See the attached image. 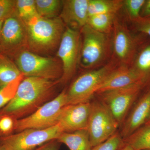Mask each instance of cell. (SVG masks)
<instances>
[{
  "instance_id": "603a6c76",
  "label": "cell",
  "mask_w": 150,
  "mask_h": 150,
  "mask_svg": "<svg viewBox=\"0 0 150 150\" xmlns=\"http://www.w3.org/2000/svg\"><path fill=\"white\" fill-rule=\"evenodd\" d=\"M35 3L38 15L46 18H55L63 5L59 0H36Z\"/></svg>"
},
{
  "instance_id": "5bb4252c",
  "label": "cell",
  "mask_w": 150,
  "mask_h": 150,
  "mask_svg": "<svg viewBox=\"0 0 150 150\" xmlns=\"http://www.w3.org/2000/svg\"><path fill=\"white\" fill-rule=\"evenodd\" d=\"M150 113V88L139 100L122 124L120 134L123 139L145 124Z\"/></svg>"
},
{
  "instance_id": "836d02e7",
  "label": "cell",
  "mask_w": 150,
  "mask_h": 150,
  "mask_svg": "<svg viewBox=\"0 0 150 150\" xmlns=\"http://www.w3.org/2000/svg\"><path fill=\"white\" fill-rule=\"evenodd\" d=\"M4 22L2 21H0V50H1V30L2 26Z\"/></svg>"
},
{
  "instance_id": "6da1fadb",
  "label": "cell",
  "mask_w": 150,
  "mask_h": 150,
  "mask_svg": "<svg viewBox=\"0 0 150 150\" xmlns=\"http://www.w3.org/2000/svg\"><path fill=\"white\" fill-rule=\"evenodd\" d=\"M59 80L28 77L23 79L13 99L3 108L2 115L23 118L46 103Z\"/></svg>"
},
{
  "instance_id": "2e32d148",
  "label": "cell",
  "mask_w": 150,
  "mask_h": 150,
  "mask_svg": "<svg viewBox=\"0 0 150 150\" xmlns=\"http://www.w3.org/2000/svg\"><path fill=\"white\" fill-rule=\"evenodd\" d=\"M137 83L142 84L137 74L129 66L121 65L106 77L98 88L96 94Z\"/></svg>"
},
{
  "instance_id": "d4e9b609",
  "label": "cell",
  "mask_w": 150,
  "mask_h": 150,
  "mask_svg": "<svg viewBox=\"0 0 150 150\" xmlns=\"http://www.w3.org/2000/svg\"><path fill=\"white\" fill-rule=\"evenodd\" d=\"M23 74L13 81L0 88V109L4 108L10 102L15 95L20 83L24 79Z\"/></svg>"
},
{
  "instance_id": "7a4b0ae2",
  "label": "cell",
  "mask_w": 150,
  "mask_h": 150,
  "mask_svg": "<svg viewBox=\"0 0 150 150\" xmlns=\"http://www.w3.org/2000/svg\"><path fill=\"white\" fill-rule=\"evenodd\" d=\"M24 23L27 43L32 50L43 53L59 46L65 30L60 18H46L38 16Z\"/></svg>"
},
{
  "instance_id": "44dd1931",
  "label": "cell",
  "mask_w": 150,
  "mask_h": 150,
  "mask_svg": "<svg viewBox=\"0 0 150 150\" xmlns=\"http://www.w3.org/2000/svg\"><path fill=\"white\" fill-rule=\"evenodd\" d=\"M23 74L8 58L0 55V87L13 81Z\"/></svg>"
},
{
  "instance_id": "7c38bea8",
  "label": "cell",
  "mask_w": 150,
  "mask_h": 150,
  "mask_svg": "<svg viewBox=\"0 0 150 150\" xmlns=\"http://www.w3.org/2000/svg\"><path fill=\"white\" fill-rule=\"evenodd\" d=\"M27 43L25 24L18 15H13L4 21L1 36V49L12 52Z\"/></svg>"
},
{
  "instance_id": "4fadbf2b",
  "label": "cell",
  "mask_w": 150,
  "mask_h": 150,
  "mask_svg": "<svg viewBox=\"0 0 150 150\" xmlns=\"http://www.w3.org/2000/svg\"><path fill=\"white\" fill-rule=\"evenodd\" d=\"M91 102L67 105L62 109L59 124L63 132L87 129Z\"/></svg>"
},
{
  "instance_id": "e575fe53",
  "label": "cell",
  "mask_w": 150,
  "mask_h": 150,
  "mask_svg": "<svg viewBox=\"0 0 150 150\" xmlns=\"http://www.w3.org/2000/svg\"><path fill=\"white\" fill-rule=\"evenodd\" d=\"M150 123V113L149 115V117H148L147 120L146 122L145 123V124H147V123Z\"/></svg>"
},
{
  "instance_id": "7402d4cb",
  "label": "cell",
  "mask_w": 150,
  "mask_h": 150,
  "mask_svg": "<svg viewBox=\"0 0 150 150\" xmlns=\"http://www.w3.org/2000/svg\"><path fill=\"white\" fill-rule=\"evenodd\" d=\"M116 14H103L88 17L87 24L98 32L109 34L112 30Z\"/></svg>"
},
{
  "instance_id": "52a82bcc",
  "label": "cell",
  "mask_w": 150,
  "mask_h": 150,
  "mask_svg": "<svg viewBox=\"0 0 150 150\" xmlns=\"http://www.w3.org/2000/svg\"><path fill=\"white\" fill-rule=\"evenodd\" d=\"M87 130L92 147L105 142L120 126L107 106L98 100L91 102Z\"/></svg>"
},
{
  "instance_id": "ffe728a7",
  "label": "cell",
  "mask_w": 150,
  "mask_h": 150,
  "mask_svg": "<svg viewBox=\"0 0 150 150\" xmlns=\"http://www.w3.org/2000/svg\"><path fill=\"white\" fill-rule=\"evenodd\" d=\"M123 141L134 150H150V123L144 124Z\"/></svg>"
},
{
  "instance_id": "277c9868",
  "label": "cell",
  "mask_w": 150,
  "mask_h": 150,
  "mask_svg": "<svg viewBox=\"0 0 150 150\" xmlns=\"http://www.w3.org/2000/svg\"><path fill=\"white\" fill-rule=\"evenodd\" d=\"M68 104L67 91H64L30 115L16 121L15 129H48L58 124L62 109Z\"/></svg>"
},
{
  "instance_id": "30bf717a",
  "label": "cell",
  "mask_w": 150,
  "mask_h": 150,
  "mask_svg": "<svg viewBox=\"0 0 150 150\" xmlns=\"http://www.w3.org/2000/svg\"><path fill=\"white\" fill-rule=\"evenodd\" d=\"M81 35L77 30L67 27L63 34L57 51L61 60L63 74L59 81L67 83L72 78L80 58Z\"/></svg>"
},
{
  "instance_id": "e0dca14e",
  "label": "cell",
  "mask_w": 150,
  "mask_h": 150,
  "mask_svg": "<svg viewBox=\"0 0 150 150\" xmlns=\"http://www.w3.org/2000/svg\"><path fill=\"white\" fill-rule=\"evenodd\" d=\"M130 67L139 76L144 88L150 86V43L137 52Z\"/></svg>"
},
{
  "instance_id": "484cf974",
  "label": "cell",
  "mask_w": 150,
  "mask_h": 150,
  "mask_svg": "<svg viewBox=\"0 0 150 150\" xmlns=\"http://www.w3.org/2000/svg\"><path fill=\"white\" fill-rule=\"evenodd\" d=\"M146 0H125L123 1L128 16L134 22L139 18L141 10Z\"/></svg>"
},
{
  "instance_id": "d6986e66",
  "label": "cell",
  "mask_w": 150,
  "mask_h": 150,
  "mask_svg": "<svg viewBox=\"0 0 150 150\" xmlns=\"http://www.w3.org/2000/svg\"><path fill=\"white\" fill-rule=\"evenodd\" d=\"M123 6L121 0H89L88 17L103 14H116Z\"/></svg>"
},
{
  "instance_id": "4316f807",
  "label": "cell",
  "mask_w": 150,
  "mask_h": 150,
  "mask_svg": "<svg viewBox=\"0 0 150 150\" xmlns=\"http://www.w3.org/2000/svg\"><path fill=\"white\" fill-rule=\"evenodd\" d=\"M124 144L120 133L117 132L105 142L93 147L91 150H118Z\"/></svg>"
},
{
  "instance_id": "ba28073f",
  "label": "cell",
  "mask_w": 150,
  "mask_h": 150,
  "mask_svg": "<svg viewBox=\"0 0 150 150\" xmlns=\"http://www.w3.org/2000/svg\"><path fill=\"white\" fill-rule=\"evenodd\" d=\"M59 124L48 129H28L4 138L1 145L5 150H33L63 133Z\"/></svg>"
},
{
  "instance_id": "1f68e13d",
  "label": "cell",
  "mask_w": 150,
  "mask_h": 150,
  "mask_svg": "<svg viewBox=\"0 0 150 150\" xmlns=\"http://www.w3.org/2000/svg\"><path fill=\"white\" fill-rule=\"evenodd\" d=\"M140 16L142 17L150 16V0L145 1L141 11Z\"/></svg>"
},
{
  "instance_id": "5b68a950",
  "label": "cell",
  "mask_w": 150,
  "mask_h": 150,
  "mask_svg": "<svg viewBox=\"0 0 150 150\" xmlns=\"http://www.w3.org/2000/svg\"><path fill=\"white\" fill-rule=\"evenodd\" d=\"M117 67V62L112 61L79 77L67 91V105L90 102L105 79Z\"/></svg>"
},
{
  "instance_id": "3957f363",
  "label": "cell",
  "mask_w": 150,
  "mask_h": 150,
  "mask_svg": "<svg viewBox=\"0 0 150 150\" xmlns=\"http://www.w3.org/2000/svg\"><path fill=\"white\" fill-rule=\"evenodd\" d=\"M83 40L81 63L84 68L93 70L103 67L110 56L112 43L108 34L95 30L87 24L82 28Z\"/></svg>"
},
{
  "instance_id": "f546056e",
  "label": "cell",
  "mask_w": 150,
  "mask_h": 150,
  "mask_svg": "<svg viewBox=\"0 0 150 150\" xmlns=\"http://www.w3.org/2000/svg\"><path fill=\"white\" fill-rule=\"evenodd\" d=\"M138 31L145 33L150 37V16L142 17L133 22Z\"/></svg>"
},
{
  "instance_id": "4dcf8cb0",
  "label": "cell",
  "mask_w": 150,
  "mask_h": 150,
  "mask_svg": "<svg viewBox=\"0 0 150 150\" xmlns=\"http://www.w3.org/2000/svg\"><path fill=\"white\" fill-rule=\"evenodd\" d=\"M59 143L57 140H53L41 145L33 150H59Z\"/></svg>"
},
{
  "instance_id": "d590c367",
  "label": "cell",
  "mask_w": 150,
  "mask_h": 150,
  "mask_svg": "<svg viewBox=\"0 0 150 150\" xmlns=\"http://www.w3.org/2000/svg\"><path fill=\"white\" fill-rule=\"evenodd\" d=\"M0 150H5L2 145H0Z\"/></svg>"
},
{
  "instance_id": "8d00e7d4",
  "label": "cell",
  "mask_w": 150,
  "mask_h": 150,
  "mask_svg": "<svg viewBox=\"0 0 150 150\" xmlns=\"http://www.w3.org/2000/svg\"></svg>"
},
{
  "instance_id": "ac0fdd59",
  "label": "cell",
  "mask_w": 150,
  "mask_h": 150,
  "mask_svg": "<svg viewBox=\"0 0 150 150\" xmlns=\"http://www.w3.org/2000/svg\"><path fill=\"white\" fill-rule=\"evenodd\" d=\"M69 150H91L92 149L87 129L73 132H63L57 139Z\"/></svg>"
},
{
  "instance_id": "f1b7e54d",
  "label": "cell",
  "mask_w": 150,
  "mask_h": 150,
  "mask_svg": "<svg viewBox=\"0 0 150 150\" xmlns=\"http://www.w3.org/2000/svg\"><path fill=\"white\" fill-rule=\"evenodd\" d=\"M15 120L12 116L2 115L0 116V133L3 134L10 133L15 127Z\"/></svg>"
},
{
  "instance_id": "d6a6232c",
  "label": "cell",
  "mask_w": 150,
  "mask_h": 150,
  "mask_svg": "<svg viewBox=\"0 0 150 150\" xmlns=\"http://www.w3.org/2000/svg\"><path fill=\"white\" fill-rule=\"evenodd\" d=\"M118 150H134L129 145L125 144L124 143V144Z\"/></svg>"
},
{
  "instance_id": "9a60e30c",
  "label": "cell",
  "mask_w": 150,
  "mask_h": 150,
  "mask_svg": "<svg viewBox=\"0 0 150 150\" xmlns=\"http://www.w3.org/2000/svg\"><path fill=\"white\" fill-rule=\"evenodd\" d=\"M89 0H67L63 1V8L60 18L63 22L73 29L82 28L88 19Z\"/></svg>"
},
{
  "instance_id": "8992f818",
  "label": "cell",
  "mask_w": 150,
  "mask_h": 150,
  "mask_svg": "<svg viewBox=\"0 0 150 150\" xmlns=\"http://www.w3.org/2000/svg\"><path fill=\"white\" fill-rule=\"evenodd\" d=\"M16 66L24 76L56 81L62 78V65L55 59L39 56L27 50L20 51L16 58Z\"/></svg>"
},
{
  "instance_id": "cb8c5ba5",
  "label": "cell",
  "mask_w": 150,
  "mask_h": 150,
  "mask_svg": "<svg viewBox=\"0 0 150 150\" xmlns=\"http://www.w3.org/2000/svg\"><path fill=\"white\" fill-rule=\"evenodd\" d=\"M16 6L18 16L24 22L39 16L36 10L35 1L18 0L16 1Z\"/></svg>"
},
{
  "instance_id": "9c48e42d",
  "label": "cell",
  "mask_w": 150,
  "mask_h": 150,
  "mask_svg": "<svg viewBox=\"0 0 150 150\" xmlns=\"http://www.w3.org/2000/svg\"><path fill=\"white\" fill-rule=\"evenodd\" d=\"M143 88L142 84L137 83L97 94L120 126Z\"/></svg>"
},
{
  "instance_id": "83f0119b",
  "label": "cell",
  "mask_w": 150,
  "mask_h": 150,
  "mask_svg": "<svg viewBox=\"0 0 150 150\" xmlns=\"http://www.w3.org/2000/svg\"><path fill=\"white\" fill-rule=\"evenodd\" d=\"M16 12V1L0 0V21L6 19L14 14Z\"/></svg>"
},
{
  "instance_id": "8fae6325",
  "label": "cell",
  "mask_w": 150,
  "mask_h": 150,
  "mask_svg": "<svg viewBox=\"0 0 150 150\" xmlns=\"http://www.w3.org/2000/svg\"><path fill=\"white\" fill-rule=\"evenodd\" d=\"M112 48L121 65H131L137 53V44L129 29L115 18L113 23Z\"/></svg>"
}]
</instances>
